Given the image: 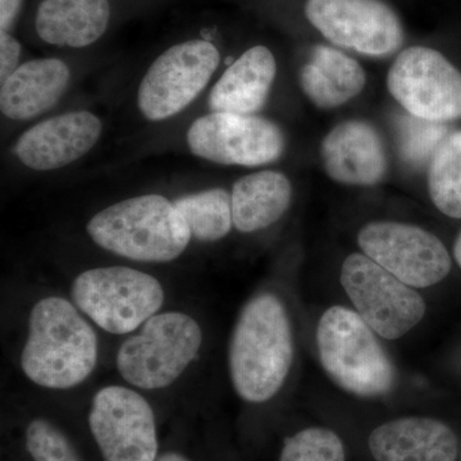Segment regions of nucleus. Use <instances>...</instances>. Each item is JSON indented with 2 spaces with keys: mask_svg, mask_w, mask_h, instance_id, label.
<instances>
[{
  "mask_svg": "<svg viewBox=\"0 0 461 461\" xmlns=\"http://www.w3.org/2000/svg\"><path fill=\"white\" fill-rule=\"evenodd\" d=\"M203 330L184 312H159L124 339L115 357L121 377L138 390H163L180 379L202 351Z\"/></svg>",
  "mask_w": 461,
  "mask_h": 461,
  "instance_id": "nucleus-5",
  "label": "nucleus"
},
{
  "mask_svg": "<svg viewBox=\"0 0 461 461\" xmlns=\"http://www.w3.org/2000/svg\"><path fill=\"white\" fill-rule=\"evenodd\" d=\"M321 157L332 180L353 186L378 184L387 168L381 138L363 121L336 126L321 142Z\"/></svg>",
  "mask_w": 461,
  "mask_h": 461,
  "instance_id": "nucleus-16",
  "label": "nucleus"
},
{
  "mask_svg": "<svg viewBox=\"0 0 461 461\" xmlns=\"http://www.w3.org/2000/svg\"><path fill=\"white\" fill-rule=\"evenodd\" d=\"M21 57L20 42L7 32H0V80H5L18 68Z\"/></svg>",
  "mask_w": 461,
  "mask_h": 461,
  "instance_id": "nucleus-27",
  "label": "nucleus"
},
{
  "mask_svg": "<svg viewBox=\"0 0 461 461\" xmlns=\"http://www.w3.org/2000/svg\"><path fill=\"white\" fill-rule=\"evenodd\" d=\"M454 258L455 260H456L457 266H459L461 269V232L459 233V236H457L456 240H455Z\"/></svg>",
  "mask_w": 461,
  "mask_h": 461,
  "instance_id": "nucleus-30",
  "label": "nucleus"
},
{
  "mask_svg": "<svg viewBox=\"0 0 461 461\" xmlns=\"http://www.w3.org/2000/svg\"><path fill=\"white\" fill-rule=\"evenodd\" d=\"M71 297L81 313L112 335H129L159 313L166 293L154 276L130 267L87 269L76 276Z\"/></svg>",
  "mask_w": 461,
  "mask_h": 461,
  "instance_id": "nucleus-6",
  "label": "nucleus"
},
{
  "mask_svg": "<svg viewBox=\"0 0 461 461\" xmlns=\"http://www.w3.org/2000/svg\"><path fill=\"white\" fill-rule=\"evenodd\" d=\"M305 14L333 44L366 56H388L403 41L399 17L381 0H308Z\"/></svg>",
  "mask_w": 461,
  "mask_h": 461,
  "instance_id": "nucleus-13",
  "label": "nucleus"
},
{
  "mask_svg": "<svg viewBox=\"0 0 461 461\" xmlns=\"http://www.w3.org/2000/svg\"><path fill=\"white\" fill-rule=\"evenodd\" d=\"M339 282L357 315L379 338L393 341L420 326L426 300L363 253L346 257Z\"/></svg>",
  "mask_w": 461,
  "mask_h": 461,
  "instance_id": "nucleus-7",
  "label": "nucleus"
},
{
  "mask_svg": "<svg viewBox=\"0 0 461 461\" xmlns=\"http://www.w3.org/2000/svg\"><path fill=\"white\" fill-rule=\"evenodd\" d=\"M69 78L68 66L58 58L23 63L2 83V113L12 121H27L50 111L66 93Z\"/></svg>",
  "mask_w": 461,
  "mask_h": 461,
  "instance_id": "nucleus-17",
  "label": "nucleus"
},
{
  "mask_svg": "<svg viewBox=\"0 0 461 461\" xmlns=\"http://www.w3.org/2000/svg\"><path fill=\"white\" fill-rule=\"evenodd\" d=\"M103 124L87 111L54 115L18 139L14 156L33 171H54L80 159L98 144Z\"/></svg>",
  "mask_w": 461,
  "mask_h": 461,
  "instance_id": "nucleus-14",
  "label": "nucleus"
},
{
  "mask_svg": "<svg viewBox=\"0 0 461 461\" xmlns=\"http://www.w3.org/2000/svg\"><path fill=\"white\" fill-rule=\"evenodd\" d=\"M98 355V336L74 302L47 296L32 306L21 369L36 386H78L95 371Z\"/></svg>",
  "mask_w": 461,
  "mask_h": 461,
  "instance_id": "nucleus-2",
  "label": "nucleus"
},
{
  "mask_svg": "<svg viewBox=\"0 0 461 461\" xmlns=\"http://www.w3.org/2000/svg\"><path fill=\"white\" fill-rule=\"evenodd\" d=\"M156 461H191L189 457L185 456L184 454L176 453V451H166V453L159 454Z\"/></svg>",
  "mask_w": 461,
  "mask_h": 461,
  "instance_id": "nucleus-29",
  "label": "nucleus"
},
{
  "mask_svg": "<svg viewBox=\"0 0 461 461\" xmlns=\"http://www.w3.org/2000/svg\"><path fill=\"white\" fill-rule=\"evenodd\" d=\"M89 429L104 461H156V414L133 387L111 384L91 400Z\"/></svg>",
  "mask_w": 461,
  "mask_h": 461,
  "instance_id": "nucleus-9",
  "label": "nucleus"
},
{
  "mask_svg": "<svg viewBox=\"0 0 461 461\" xmlns=\"http://www.w3.org/2000/svg\"><path fill=\"white\" fill-rule=\"evenodd\" d=\"M272 51L263 45L250 48L221 76L209 95V107L224 113L253 114L268 98L275 81Z\"/></svg>",
  "mask_w": 461,
  "mask_h": 461,
  "instance_id": "nucleus-18",
  "label": "nucleus"
},
{
  "mask_svg": "<svg viewBox=\"0 0 461 461\" xmlns=\"http://www.w3.org/2000/svg\"><path fill=\"white\" fill-rule=\"evenodd\" d=\"M86 230L103 250L141 263L172 262L193 239L175 203L158 194L107 206L91 218Z\"/></svg>",
  "mask_w": 461,
  "mask_h": 461,
  "instance_id": "nucleus-4",
  "label": "nucleus"
},
{
  "mask_svg": "<svg viewBox=\"0 0 461 461\" xmlns=\"http://www.w3.org/2000/svg\"><path fill=\"white\" fill-rule=\"evenodd\" d=\"M379 339L354 309L330 306L315 330L321 369L348 395L368 400L390 395L397 384V371Z\"/></svg>",
  "mask_w": 461,
  "mask_h": 461,
  "instance_id": "nucleus-3",
  "label": "nucleus"
},
{
  "mask_svg": "<svg viewBox=\"0 0 461 461\" xmlns=\"http://www.w3.org/2000/svg\"><path fill=\"white\" fill-rule=\"evenodd\" d=\"M109 20L108 0H42L35 27L39 38L48 44L85 48L104 35Z\"/></svg>",
  "mask_w": 461,
  "mask_h": 461,
  "instance_id": "nucleus-19",
  "label": "nucleus"
},
{
  "mask_svg": "<svg viewBox=\"0 0 461 461\" xmlns=\"http://www.w3.org/2000/svg\"><path fill=\"white\" fill-rule=\"evenodd\" d=\"M306 96L320 108H335L357 96L366 86V74L357 60L333 48L317 45L311 62L300 72Z\"/></svg>",
  "mask_w": 461,
  "mask_h": 461,
  "instance_id": "nucleus-21",
  "label": "nucleus"
},
{
  "mask_svg": "<svg viewBox=\"0 0 461 461\" xmlns=\"http://www.w3.org/2000/svg\"><path fill=\"white\" fill-rule=\"evenodd\" d=\"M293 199V186L281 172L263 171L240 178L230 194L233 227L258 232L278 222Z\"/></svg>",
  "mask_w": 461,
  "mask_h": 461,
  "instance_id": "nucleus-20",
  "label": "nucleus"
},
{
  "mask_svg": "<svg viewBox=\"0 0 461 461\" xmlns=\"http://www.w3.org/2000/svg\"><path fill=\"white\" fill-rule=\"evenodd\" d=\"M23 0H0V29L7 32L14 25Z\"/></svg>",
  "mask_w": 461,
  "mask_h": 461,
  "instance_id": "nucleus-28",
  "label": "nucleus"
},
{
  "mask_svg": "<svg viewBox=\"0 0 461 461\" xmlns=\"http://www.w3.org/2000/svg\"><path fill=\"white\" fill-rule=\"evenodd\" d=\"M375 461H456L459 441L445 421L408 415L379 424L368 437Z\"/></svg>",
  "mask_w": 461,
  "mask_h": 461,
  "instance_id": "nucleus-15",
  "label": "nucleus"
},
{
  "mask_svg": "<svg viewBox=\"0 0 461 461\" xmlns=\"http://www.w3.org/2000/svg\"><path fill=\"white\" fill-rule=\"evenodd\" d=\"M429 189L442 214L461 220V131L447 135L433 154Z\"/></svg>",
  "mask_w": 461,
  "mask_h": 461,
  "instance_id": "nucleus-23",
  "label": "nucleus"
},
{
  "mask_svg": "<svg viewBox=\"0 0 461 461\" xmlns=\"http://www.w3.org/2000/svg\"><path fill=\"white\" fill-rule=\"evenodd\" d=\"M25 442L33 461H81L69 437L57 424L44 418L30 421Z\"/></svg>",
  "mask_w": 461,
  "mask_h": 461,
  "instance_id": "nucleus-26",
  "label": "nucleus"
},
{
  "mask_svg": "<svg viewBox=\"0 0 461 461\" xmlns=\"http://www.w3.org/2000/svg\"><path fill=\"white\" fill-rule=\"evenodd\" d=\"M362 253L408 286H436L451 272L450 254L444 242L414 224L375 221L357 233Z\"/></svg>",
  "mask_w": 461,
  "mask_h": 461,
  "instance_id": "nucleus-10",
  "label": "nucleus"
},
{
  "mask_svg": "<svg viewBox=\"0 0 461 461\" xmlns=\"http://www.w3.org/2000/svg\"><path fill=\"white\" fill-rule=\"evenodd\" d=\"M191 233V238L202 242H214L226 238L233 227L232 203L224 189L214 187L176 199Z\"/></svg>",
  "mask_w": 461,
  "mask_h": 461,
  "instance_id": "nucleus-22",
  "label": "nucleus"
},
{
  "mask_svg": "<svg viewBox=\"0 0 461 461\" xmlns=\"http://www.w3.org/2000/svg\"><path fill=\"white\" fill-rule=\"evenodd\" d=\"M400 149L409 163L421 165L433 154L442 141L447 138V126L430 122L415 115H400L397 120Z\"/></svg>",
  "mask_w": 461,
  "mask_h": 461,
  "instance_id": "nucleus-25",
  "label": "nucleus"
},
{
  "mask_svg": "<svg viewBox=\"0 0 461 461\" xmlns=\"http://www.w3.org/2000/svg\"><path fill=\"white\" fill-rule=\"evenodd\" d=\"M186 139L194 156L226 166L268 165L285 149L280 127L253 114L212 112L194 121Z\"/></svg>",
  "mask_w": 461,
  "mask_h": 461,
  "instance_id": "nucleus-12",
  "label": "nucleus"
},
{
  "mask_svg": "<svg viewBox=\"0 0 461 461\" xmlns=\"http://www.w3.org/2000/svg\"><path fill=\"white\" fill-rule=\"evenodd\" d=\"M278 461H346L345 444L329 427H308L285 439Z\"/></svg>",
  "mask_w": 461,
  "mask_h": 461,
  "instance_id": "nucleus-24",
  "label": "nucleus"
},
{
  "mask_svg": "<svg viewBox=\"0 0 461 461\" xmlns=\"http://www.w3.org/2000/svg\"><path fill=\"white\" fill-rule=\"evenodd\" d=\"M295 357L293 323L276 294H258L240 312L230 333L229 373L233 390L249 403L277 396Z\"/></svg>",
  "mask_w": 461,
  "mask_h": 461,
  "instance_id": "nucleus-1",
  "label": "nucleus"
},
{
  "mask_svg": "<svg viewBox=\"0 0 461 461\" xmlns=\"http://www.w3.org/2000/svg\"><path fill=\"white\" fill-rule=\"evenodd\" d=\"M387 85L409 114L438 123L461 117V72L439 51L403 50L388 72Z\"/></svg>",
  "mask_w": 461,
  "mask_h": 461,
  "instance_id": "nucleus-11",
  "label": "nucleus"
},
{
  "mask_svg": "<svg viewBox=\"0 0 461 461\" xmlns=\"http://www.w3.org/2000/svg\"><path fill=\"white\" fill-rule=\"evenodd\" d=\"M220 60V51L206 41H187L163 51L139 86L141 114L159 122L181 113L205 89Z\"/></svg>",
  "mask_w": 461,
  "mask_h": 461,
  "instance_id": "nucleus-8",
  "label": "nucleus"
}]
</instances>
